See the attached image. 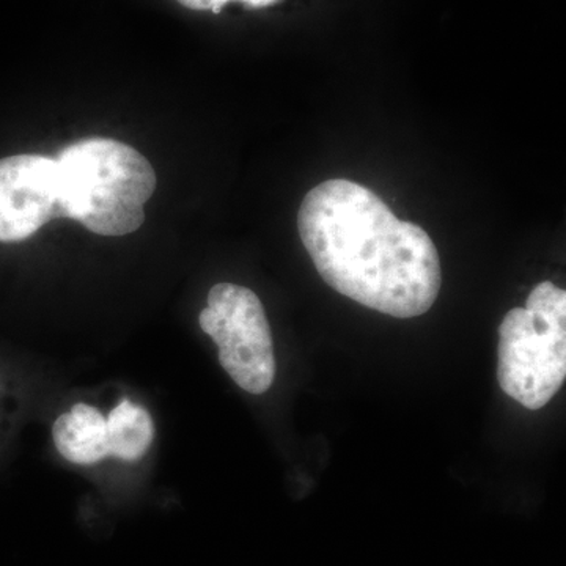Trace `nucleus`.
Returning <instances> with one entry per match:
<instances>
[{"instance_id":"obj_1","label":"nucleus","mask_w":566,"mask_h":566,"mask_svg":"<svg viewBox=\"0 0 566 566\" xmlns=\"http://www.w3.org/2000/svg\"><path fill=\"white\" fill-rule=\"evenodd\" d=\"M297 230L323 281L365 307L415 318L438 300L441 260L430 234L359 182L335 178L312 189Z\"/></svg>"},{"instance_id":"obj_2","label":"nucleus","mask_w":566,"mask_h":566,"mask_svg":"<svg viewBox=\"0 0 566 566\" xmlns=\"http://www.w3.org/2000/svg\"><path fill=\"white\" fill-rule=\"evenodd\" d=\"M62 216L102 237H125L145 221L155 192L151 164L123 142L91 137L59 155Z\"/></svg>"},{"instance_id":"obj_3","label":"nucleus","mask_w":566,"mask_h":566,"mask_svg":"<svg viewBox=\"0 0 566 566\" xmlns=\"http://www.w3.org/2000/svg\"><path fill=\"white\" fill-rule=\"evenodd\" d=\"M566 378V292L542 282L526 307L510 311L499 327L497 379L502 390L536 411Z\"/></svg>"},{"instance_id":"obj_4","label":"nucleus","mask_w":566,"mask_h":566,"mask_svg":"<svg viewBox=\"0 0 566 566\" xmlns=\"http://www.w3.org/2000/svg\"><path fill=\"white\" fill-rule=\"evenodd\" d=\"M200 327L219 348V363L245 392L262 395L273 386V335L262 301L252 290L218 283L208 294Z\"/></svg>"},{"instance_id":"obj_5","label":"nucleus","mask_w":566,"mask_h":566,"mask_svg":"<svg viewBox=\"0 0 566 566\" xmlns=\"http://www.w3.org/2000/svg\"><path fill=\"white\" fill-rule=\"evenodd\" d=\"M62 216L57 159L17 155L0 159V243H20Z\"/></svg>"},{"instance_id":"obj_6","label":"nucleus","mask_w":566,"mask_h":566,"mask_svg":"<svg viewBox=\"0 0 566 566\" xmlns=\"http://www.w3.org/2000/svg\"><path fill=\"white\" fill-rule=\"evenodd\" d=\"M54 444L66 461L91 465L111 457L107 422L93 406L77 403L55 420Z\"/></svg>"},{"instance_id":"obj_7","label":"nucleus","mask_w":566,"mask_h":566,"mask_svg":"<svg viewBox=\"0 0 566 566\" xmlns=\"http://www.w3.org/2000/svg\"><path fill=\"white\" fill-rule=\"evenodd\" d=\"M107 422L111 457L123 461H137L150 449L155 424L147 409L123 400L112 409Z\"/></svg>"},{"instance_id":"obj_8","label":"nucleus","mask_w":566,"mask_h":566,"mask_svg":"<svg viewBox=\"0 0 566 566\" xmlns=\"http://www.w3.org/2000/svg\"><path fill=\"white\" fill-rule=\"evenodd\" d=\"M181 6H185L186 9L199 10V11H214L218 13L219 10L222 9L227 3L232 2V0H178ZM240 2H244L245 6L255 7V9H262V7H270L277 3L279 0H240Z\"/></svg>"}]
</instances>
